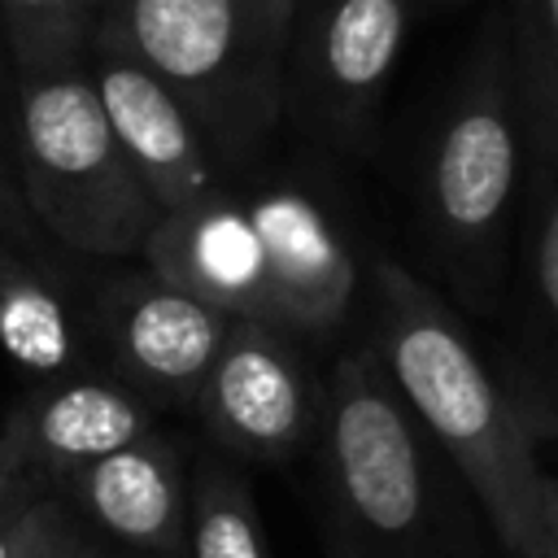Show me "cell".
I'll return each instance as SVG.
<instances>
[{"label": "cell", "mask_w": 558, "mask_h": 558, "mask_svg": "<svg viewBox=\"0 0 558 558\" xmlns=\"http://www.w3.org/2000/svg\"><path fill=\"white\" fill-rule=\"evenodd\" d=\"M31 506V501H26ZM22 506V510H26ZM22 510L0 514V558H17L22 554Z\"/></svg>", "instance_id": "7402d4cb"}, {"label": "cell", "mask_w": 558, "mask_h": 558, "mask_svg": "<svg viewBox=\"0 0 558 558\" xmlns=\"http://www.w3.org/2000/svg\"><path fill=\"white\" fill-rule=\"evenodd\" d=\"M140 257L157 279L227 310L231 318L266 323V248L248 196L214 187L201 201L166 209Z\"/></svg>", "instance_id": "8fae6325"}, {"label": "cell", "mask_w": 558, "mask_h": 558, "mask_svg": "<svg viewBox=\"0 0 558 558\" xmlns=\"http://www.w3.org/2000/svg\"><path fill=\"white\" fill-rule=\"evenodd\" d=\"M305 22L296 35V83L310 113L362 140L375 122L379 96L405 48L414 0H301Z\"/></svg>", "instance_id": "9c48e42d"}, {"label": "cell", "mask_w": 558, "mask_h": 558, "mask_svg": "<svg viewBox=\"0 0 558 558\" xmlns=\"http://www.w3.org/2000/svg\"><path fill=\"white\" fill-rule=\"evenodd\" d=\"M87 323L118 366V379L144 397L196 401L235 318L144 266V275L105 283Z\"/></svg>", "instance_id": "8992f818"}, {"label": "cell", "mask_w": 558, "mask_h": 558, "mask_svg": "<svg viewBox=\"0 0 558 558\" xmlns=\"http://www.w3.org/2000/svg\"><path fill=\"white\" fill-rule=\"evenodd\" d=\"M510 65L532 161H558V0H510Z\"/></svg>", "instance_id": "2e32d148"}, {"label": "cell", "mask_w": 558, "mask_h": 558, "mask_svg": "<svg viewBox=\"0 0 558 558\" xmlns=\"http://www.w3.org/2000/svg\"><path fill=\"white\" fill-rule=\"evenodd\" d=\"M35 497H39V475L17 453V445L9 440V432H0V514L22 510Z\"/></svg>", "instance_id": "44dd1931"}, {"label": "cell", "mask_w": 558, "mask_h": 558, "mask_svg": "<svg viewBox=\"0 0 558 558\" xmlns=\"http://www.w3.org/2000/svg\"><path fill=\"white\" fill-rule=\"evenodd\" d=\"M4 96H17V74H13L9 44H4V26H0V100H4Z\"/></svg>", "instance_id": "cb8c5ba5"}, {"label": "cell", "mask_w": 558, "mask_h": 558, "mask_svg": "<svg viewBox=\"0 0 558 558\" xmlns=\"http://www.w3.org/2000/svg\"><path fill=\"white\" fill-rule=\"evenodd\" d=\"M92 323L65 301V292L0 235V353L44 379L87 371Z\"/></svg>", "instance_id": "9a60e30c"}, {"label": "cell", "mask_w": 558, "mask_h": 558, "mask_svg": "<svg viewBox=\"0 0 558 558\" xmlns=\"http://www.w3.org/2000/svg\"><path fill=\"white\" fill-rule=\"evenodd\" d=\"M427 4H458V0H427Z\"/></svg>", "instance_id": "484cf974"}, {"label": "cell", "mask_w": 558, "mask_h": 558, "mask_svg": "<svg viewBox=\"0 0 558 558\" xmlns=\"http://www.w3.org/2000/svg\"><path fill=\"white\" fill-rule=\"evenodd\" d=\"M371 344L392 384L440 445L506 558H545L549 471L536 462V427L506 375L466 336L462 318L414 270L379 257L366 275Z\"/></svg>", "instance_id": "6da1fadb"}, {"label": "cell", "mask_w": 558, "mask_h": 558, "mask_svg": "<svg viewBox=\"0 0 558 558\" xmlns=\"http://www.w3.org/2000/svg\"><path fill=\"white\" fill-rule=\"evenodd\" d=\"M0 235L13 240L17 248H39L44 227L35 222L26 196H22V179H17V153L13 140L0 126Z\"/></svg>", "instance_id": "ffe728a7"}, {"label": "cell", "mask_w": 558, "mask_h": 558, "mask_svg": "<svg viewBox=\"0 0 558 558\" xmlns=\"http://www.w3.org/2000/svg\"><path fill=\"white\" fill-rule=\"evenodd\" d=\"M13 153L44 235L92 257L144 253L161 205L131 166L87 65L17 78Z\"/></svg>", "instance_id": "277c9868"}, {"label": "cell", "mask_w": 558, "mask_h": 558, "mask_svg": "<svg viewBox=\"0 0 558 558\" xmlns=\"http://www.w3.org/2000/svg\"><path fill=\"white\" fill-rule=\"evenodd\" d=\"M545 558H558V475H549V541Z\"/></svg>", "instance_id": "603a6c76"}, {"label": "cell", "mask_w": 558, "mask_h": 558, "mask_svg": "<svg viewBox=\"0 0 558 558\" xmlns=\"http://www.w3.org/2000/svg\"><path fill=\"white\" fill-rule=\"evenodd\" d=\"M323 392L310 379L301 340L262 318H235L205 375L196 405L214 436L244 458H288L323 423Z\"/></svg>", "instance_id": "52a82bcc"}, {"label": "cell", "mask_w": 558, "mask_h": 558, "mask_svg": "<svg viewBox=\"0 0 558 558\" xmlns=\"http://www.w3.org/2000/svg\"><path fill=\"white\" fill-rule=\"evenodd\" d=\"M296 26L301 0H118L92 44L144 61L218 157H244L279 113Z\"/></svg>", "instance_id": "3957f363"}, {"label": "cell", "mask_w": 558, "mask_h": 558, "mask_svg": "<svg viewBox=\"0 0 558 558\" xmlns=\"http://www.w3.org/2000/svg\"><path fill=\"white\" fill-rule=\"evenodd\" d=\"M92 83L105 100V113L131 166L148 183L161 214L187 201H201L205 192L218 187L214 148L201 122L174 96V87L161 83L144 61H135L122 48L92 44Z\"/></svg>", "instance_id": "30bf717a"}, {"label": "cell", "mask_w": 558, "mask_h": 558, "mask_svg": "<svg viewBox=\"0 0 558 558\" xmlns=\"http://www.w3.org/2000/svg\"><path fill=\"white\" fill-rule=\"evenodd\" d=\"M0 26L17 78L83 65L96 31L83 0H0Z\"/></svg>", "instance_id": "ac0fdd59"}, {"label": "cell", "mask_w": 558, "mask_h": 558, "mask_svg": "<svg viewBox=\"0 0 558 558\" xmlns=\"http://www.w3.org/2000/svg\"><path fill=\"white\" fill-rule=\"evenodd\" d=\"M523 174L527 131L510 39L493 26L445 96L418 170L427 253L471 314H493L510 292Z\"/></svg>", "instance_id": "7a4b0ae2"}, {"label": "cell", "mask_w": 558, "mask_h": 558, "mask_svg": "<svg viewBox=\"0 0 558 558\" xmlns=\"http://www.w3.org/2000/svg\"><path fill=\"white\" fill-rule=\"evenodd\" d=\"M65 484L113 541L144 554H174L187 545L192 484L183 480V458L166 436L148 432L144 440L96 458Z\"/></svg>", "instance_id": "5bb4252c"}, {"label": "cell", "mask_w": 558, "mask_h": 558, "mask_svg": "<svg viewBox=\"0 0 558 558\" xmlns=\"http://www.w3.org/2000/svg\"><path fill=\"white\" fill-rule=\"evenodd\" d=\"M323 388V453L344 523L379 554H414L440 519V445L371 340L344 349Z\"/></svg>", "instance_id": "5b68a950"}, {"label": "cell", "mask_w": 558, "mask_h": 558, "mask_svg": "<svg viewBox=\"0 0 558 558\" xmlns=\"http://www.w3.org/2000/svg\"><path fill=\"white\" fill-rule=\"evenodd\" d=\"M187 549L192 558H270L253 493L222 462H205L192 480Z\"/></svg>", "instance_id": "e0dca14e"}, {"label": "cell", "mask_w": 558, "mask_h": 558, "mask_svg": "<svg viewBox=\"0 0 558 558\" xmlns=\"http://www.w3.org/2000/svg\"><path fill=\"white\" fill-rule=\"evenodd\" d=\"M4 432L39 480H70L96 458L144 440L153 432V401L126 379L61 375L31 388Z\"/></svg>", "instance_id": "4fadbf2b"}, {"label": "cell", "mask_w": 558, "mask_h": 558, "mask_svg": "<svg viewBox=\"0 0 558 558\" xmlns=\"http://www.w3.org/2000/svg\"><path fill=\"white\" fill-rule=\"evenodd\" d=\"M506 296L514 305L506 379L536 432L558 427V161L527 157Z\"/></svg>", "instance_id": "7c38bea8"}, {"label": "cell", "mask_w": 558, "mask_h": 558, "mask_svg": "<svg viewBox=\"0 0 558 558\" xmlns=\"http://www.w3.org/2000/svg\"><path fill=\"white\" fill-rule=\"evenodd\" d=\"M248 214L266 248V323L296 340H331L362 288L349 235L301 187H266L248 196Z\"/></svg>", "instance_id": "ba28073f"}, {"label": "cell", "mask_w": 558, "mask_h": 558, "mask_svg": "<svg viewBox=\"0 0 558 558\" xmlns=\"http://www.w3.org/2000/svg\"><path fill=\"white\" fill-rule=\"evenodd\" d=\"M17 558H100V554L78 536V527L70 523V514L57 501L35 497L22 510V554Z\"/></svg>", "instance_id": "d6986e66"}, {"label": "cell", "mask_w": 558, "mask_h": 558, "mask_svg": "<svg viewBox=\"0 0 558 558\" xmlns=\"http://www.w3.org/2000/svg\"><path fill=\"white\" fill-rule=\"evenodd\" d=\"M83 4H87V13H92V22L100 26V22H105V17L113 13V4H118V0H83ZM92 35H96V31H92Z\"/></svg>", "instance_id": "d4e9b609"}]
</instances>
